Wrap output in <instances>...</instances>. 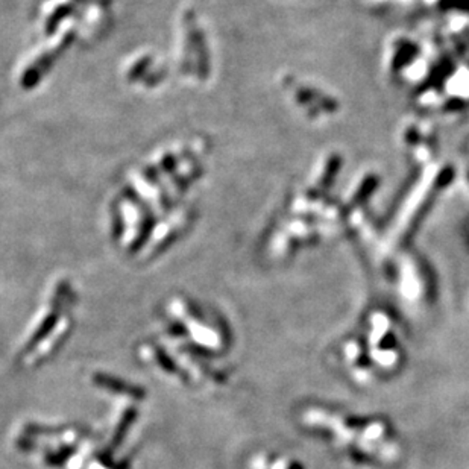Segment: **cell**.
I'll list each match as a JSON object with an SVG mask.
<instances>
[{
  "label": "cell",
  "instance_id": "obj_2",
  "mask_svg": "<svg viewBox=\"0 0 469 469\" xmlns=\"http://www.w3.org/2000/svg\"><path fill=\"white\" fill-rule=\"evenodd\" d=\"M149 64H151V60H149V58H142V60H140L138 64H137L134 68L131 70V73H129V79H137V78H138V73H142V72H140V70L146 68V67H148Z\"/></svg>",
  "mask_w": 469,
  "mask_h": 469
},
{
  "label": "cell",
  "instance_id": "obj_1",
  "mask_svg": "<svg viewBox=\"0 0 469 469\" xmlns=\"http://www.w3.org/2000/svg\"><path fill=\"white\" fill-rule=\"evenodd\" d=\"M70 12V6H60V8L55 10V12L51 16V18H49V32H52L55 29V26H57L62 18H64L67 14Z\"/></svg>",
  "mask_w": 469,
  "mask_h": 469
}]
</instances>
